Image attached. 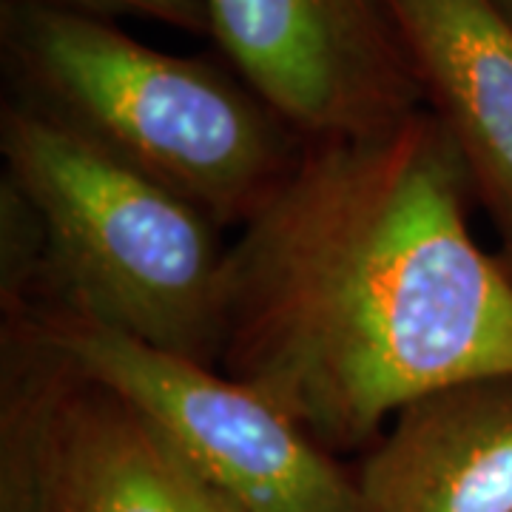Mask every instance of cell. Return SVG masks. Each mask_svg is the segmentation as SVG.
<instances>
[{"instance_id": "6da1fadb", "label": "cell", "mask_w": 512, "mask_h": 512, "mask_svg": "<svg viewBox=\"0 0 512 512\" xmlns=\"http://www.w3.org/2000/svg\"><path fill=\"white\" fill-rule=\"evenodd\" d=\"M470 194L427 109L308 140L225 256L222 373L328 453L433 390L512 376V276L473 237Z\"/></svg>"}, {"instance_id": "7a4b0ae2", "label": "cell", "mask_w": 512, "mask_h": 512, "mask_svg": "<svg viewBox=\"0 0 512 512\" xmlns=\"http://www.w3.org/2000/svg\"><path fill=\"white\" fill-rule=\"evenodd\" d=\"M12 103L143 171L220 225H245L305 137L234 69L146 46L114 20L40 0L0 3Z\"/></svg>"}, {"instance_id": "ba28073f", "label": "cell", "mask_w": 512, "mask_h": 512, "mask_svg": "<svg viewBox=\"0 0 512 512\" xmlns=\"http://www.w3.org/2000/svg\"><path fill=\"white\" fill-rule=\"evenodd\" d=\"M353 481L356 512H512V376L404 404Z\"/></svg>"}, {"instance_id": "5b68a950", "label": "cell", "mask_w": 512, "mask_h": 512, "mask_svg": "<svg viewBox=\"0 0 512 512\" xmlns=\"http://www.w3.org/2000/svg\"><path fill=\"white\" fill-rule=\"evenodd\" d=\"M6 316L140 404L237 512H356V481L251 384L69 313Z\"/></svg>"}, {"instance_id": "30bf717a", "label": "cell", "mask_w": 512, "mask_h": 512, "mask_svg": "<svg viewBox=\"0 0 512 512\" xmlns=\"http://www.w3.org/2000/svg\"><path fill=\"white\" fill-rule=\"evenodd\" d=\"M498 6H501V9H504V12L512 18V0H498Z\"/></svg>"}, {"instance_id": "277c9868", "label": "cell", "mask_w": 512, "mask_h": 512, "mask_svg": "<svg viewBox=\"0 0 512 512\" xmlns=\"http://www.w3.org/2000/svg\"><path fill=\"white\" fill-rule=\"evenodd\" d=\"M3 512H237L140 404L3 322Z\"/></svg>"}, {"instance_id": "8992f818", "label": "cell", "mask_w": 512, "mask_h": 512, "mask_svg": "<svg viewBox=\"0 0 512 512\" xmlns=\"http://www.w3.org/2000/svg\"><path fill=\"white\" fill-rule=\"evenodd\" d=\"M228 69L305 140L359 137L424 109L384 0H205Z\"/></svg>"}, {"instance_id": "3957f363", "label": "cell", "mask_w": 512, "mask_h": 512, "mask_svg": "<svg viewBox=\"0 0 512 512\" xmlns=\"http://www.w3.org/2000/svg\"><path fill=\"white\" fill-rule=\"evenodd\" d=\"M3 185L29 208L35 271L6 313L57 311L200 365L220 359V222L35 111H0Z\"/></svg>"}, {"instance_id": "9c48e42d", "label": "cell", "mask_w": 512, "mask_h": 512, "mask_svg": "<svg viewBox=\"0 0 512 512\" xmlns=\"http://www.w3.org/2000/svg\"><path fill=\"white\" fill-rule=\"evenodd\" d=\"M92 18H148L188 35H211L205 0H40Z\"/></svg>"}, {"instance_id": "52a82bcc", "label": "cell", "mask_w": 512, "mask_h": 512, "mask_svg": "<svg viewBox=\"0 0 512 512\" xmlns=\"http://www.w3.org/2000/svg\"><path fill=\"white\" fill-rule=\"evenodd\" d=\"M424 109L456 143L512 259V18L498 0H384Z\"/></svg>"}, {"instance_id": "8fae6325", "label": "cell", "mask_w": 512, "mask_h": 512, "mask_svg": "<svg viewBox=\"0 0 512 512\" xmlns=\"http://www.w3.org/2000/svg\"><path fill=\"white\" fill-rule=\"evenodd\" d=\"M501 262H504V259H501ZM504 268H507V274L512 276V259H510V262H504Z\"/></svg>"}]
</instances>
